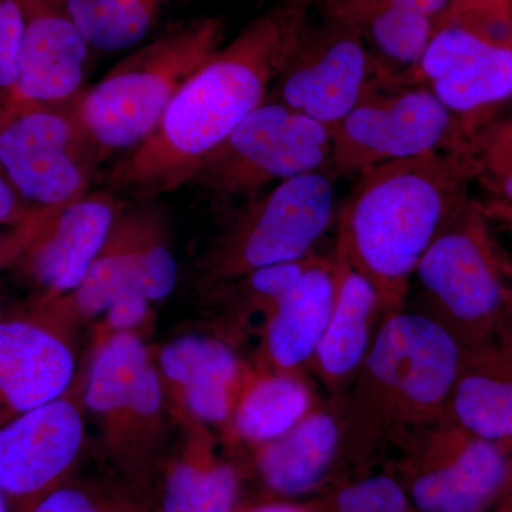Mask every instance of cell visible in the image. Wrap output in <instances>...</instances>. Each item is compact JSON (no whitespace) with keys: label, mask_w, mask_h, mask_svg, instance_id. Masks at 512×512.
<instances>
[{"label":"cell","mask_w":512,"mask_h":512,"mask_svg":"<svg viewBox=\"0 0 512 512\" xmlns=\"http://www.w3.org/2000/svg\"><path fill=\"white\" fill-rule=\"evenodd\" d=\"M170 412L181 427L177 448L161 478L157 512H235L239 476L218 454L210 426L168 397Z\"/></svg>","instance_id":"d6986e66"},{"label":"cell","mask_w":512,"mask_h":512,"mask_svg":"<svg viewBox=\"0 0 512 512\" xmlns=\"http://www.w3.org/2000/svg\"><path fill=\"white\" fill-rule=\"evenodd\" d=\"M94 50L120 52L143 42L177 0H64Z\"/></svg>","instance_id":"4316f807"},{"label":"cell","mask_w":512,"mask_h":512,"mask_svg":"<svg viewBox=\"0 0 512 512\" xmlns=\"http://www.w3.org/2000/svg\"><path fill=\"white\" fill-rule=\"evenodd\" d=\"M390 2L404 6L407 9L416 10V12L427 16L436 23V20L443 15L450 0H390Z\"/></svg>","instance_id":"d590c367"},{"label":"cell","mask_w":512,"mask_h":512,"mask_svg":"<svg viewBox=\"0 0 512 512\" xmlns=\"http://www.w3.org/2000/svg\"><path fill=\"white\" fill-rule=\"evenodd\" d=\"M484 207V205H483ZM485 212H487L488 217L490 218H498V220H503L507 222L508 227L511 228L512 231V211L511 210H488V208L484 207ZM512 269V264H511Z\"/></svg>","instance_id":"74e56055"},{"label":"cell","mask_w":512,"mask_h":512,"mask_svg":"<svg viewBox=\"0 0 512 512\" xmlns=\"http://www.w3.org/2000/svg\"><path fill=\"white\" fill-rule=\"evenodd\" d=\"M238 512V511H235ZM239 512H312L302 505H296L291 503H269L255 505V507H249L247 510Z\"/></svg>","instance_id":"8d00e7d4"},{"label":"cell","mask_w":512,"mask_h":512,"mask_svg":"<svg viewBox=\"0 0 512 512\" xmlns=\"http://www.w3.org/2000/svg\"><path fill=\"white\" fill-rule=\"evenodd\" d=\"M468 154H429L357 177L338 215L335 258L375 286L383 315L404 308L410 281L440 232L467 207Z\"/></svg>","instance_id":"7a4b0ae2"},{"label":"cell","mask_w":512,"mask_h":512,"mask_svg":"<svg viewBox=\"0 0 512 512\" xmlns=\"http://www.w3.org/2000/svg\"><path fill=\"white\" fill-rule=\"evenodd\" d=\"M32 512H157L146 494L130 484L67 480L46 495Z\"/></svg>","instance_id":"f1b7e54d"},{"label":"cell","mask_w":512,"mask_h":512,"mask_svg":"<svg viewBox=\"0 0 512 512\" xmlns=\"http://www.w3.org/2000/svg\"><path fill=\"white\" fill-rule=\"evenodd\" d=\"M23 29V0H0V100L15 86Z\"/></svg>","instance_id":"1f68e13d"},{"label":"cell","mask_w":512,"mask_h":512,"mask_svg":"<svg viewBox=\"0 0 512 512\" xmlns=\"http://www.w3.org/2000/svg\"><path fill=\"white\" fill-rule=\"evenodd\" d=\"M476 200L440 232L417 265L420 308L466 349L493 342L512 322V269Z\"/></svg>","instance_id":"5b68a950"},{"label":"cell","mask_w":512,"mask_h":512,"mask_svg":"<svg viewBox=\"0 0 512 512\" xmlns=\"http://www.w3.org/2000/svg\"><path fill=\"white\" fill-rule=\"evenodd\" d=\"M64 207V205H63ZM60 208H42L22 224L0 227V272L10 271L55 218Z\"/></svg>","instance_id":"836d02e7"},{"label":"cell","mask_w":512,"mask_h":512,"mask_svg":"<svg viewBox=\"0 0 512 512\" xmlns=\"http://www.w3.org/2000/svg\"><path fill=\"white\" fill-rule=\"evenodd\" d=\"M318 171H332V130L281 101L265 100L190 183L212 201L252 200L266 185Z\"/></svg>","instance_id":"30bf717a"},{"label":"cell","mask_w":512,"mask_h":512,"mask_svg":"<svg viewBox=\"0 0 512 512\" xmlns=\"http://www.w3.org/2000/svg\"><path fill=\"white\" fill-rule=\"evenodd\" d=\"M177 276V261L170 248L164 217L154 205L141 245L138 289L151 303L163 301L174 291Z\"/></svg>","instance_id":"f546056e"},{"label":"cell","mask_w":512,"mask_h":512,"mask_svg":"<svg viewBox=\"0 0 512 512\" xmlns=\"http://www.w3.org/2000/svg\"><path fill=\"white\" fill-rule=\"evenodd\" d=\"M426 460L407 491L420 512H487L500 504L512 474L507 448L450 424L431 431Z\"/></svg>","instance_id":"9a60e30c"},{"label":"cell","mask_w":512,"mask_h":512,"mask_svg":"<svg viewBox=\"0 0 512 512\" xmlns=\"http://www.w3.org/2000/svg\"><path fill=\"white\" fill-rule=\"evenodd\" d=\"M306 23V9L285 0L215 50L175 94L153 133L110 168L107 190L150 200L190 184L264 103Z\"/></svg>","instance_id":"6da1fadb"},{"label":"cell","mask_w":512,"mask_h":512,"mask_svg":"<svg viewBox=\"0 0 512 512\" xmlns=\"http://www.w3.org/2000/svg\"><path fill=\"white\" fill-rule=\"evenodd\" d=\"M500 504H503L504 512H512V474L510 485H508L507 488V493H505L504 498L501 500Z\"/></svg>","instance_id":"ab89813d"},{"label":"cell","mask_w":512,"mask_h":512,"mask_svg":"<svg viewBox=\"0 0 512 512\" xmlns=\"http://www.w3.org/2000/svg\"><path fill=\"white\" fill-rule=\"evenodd\" d=\"M466 348L417 311L383 315L353 380L343 440H376L443 423Z\"/></svg>","instance_id":"3957f363"},{"label":"cell","mask_w":512,"mask_h":512,"mask_svg":"<svg viewBox=\"0 0 512 512\" xmlns=\"http://www.w3.org/2000/svg\"><path fill=\"white\" fill-rule=\"evenodd\" d=\"M150 306L151 302L140 289L131 288L121 293L101 315L103 320L94 332L92 348L103 345L119 333L136 332L150 315Z\"/></svg>","instance_id":"d6a6232c"},{"label":"cell","mask_w":512,"mask_h":512,"mask_svg":"<svg viewBox=\"0 0 512 512\" xmlns=\"http://www.w3.org/2000/svg\"><path fill=\"white\" fill-rule=\"evenodd\" d=\"M410 495L389 476H375L357 481L336 494L335 512H412Z\"/></svg>","instance_id":"4dcf8cb0"},{"label":"cell","mask_w":512,"mask_h":512,"mask_svg":"<svg viewBox=\"0 0 512 512\" xmlns=\"http://www.w3.org/2000/svg\"><path fill=\"white\" fill-rule=\"evenodd\" d=\"M120 202L110 190L89 191L60 208L9 271L28 291L26 301L52 302L82 284L109 238Z\"/></svg>","instance_id":"2e32d148"},{"label":"cell","mask_w":512,"mask_h":512,"mask_svg":"<svg viewBox=\"0 0 512 512\" xmlns=\"http://www.w3.org/2000/svg\"><path fill=\"white\" fill-rule=\"evenodd\" d=\"M79 372L69 389L0 427V491L10 512H32L72 478L84 446V386Z\"/></svg>","instance_id":"7c38bea8"},{"label":"cell","mask_w":512,"mask_h":512,"mask_svg":"<svg viewBox=\"0 0 512 512\" xmlns=\"http://www.w3.org/2000/svg\"><path fill=\"white\" fill-rule=\"evenodd\" d=\"M335 178L332 171L301 175L248 200L198 259V286L211 292L312 255L335 215Z\"/></svg>","instance_id":"ba28073f"},{"label":"cell","mask_w":512,"mask_h":512,"mask_svg":"<svg viewBox=\"0 0 512 512\" xmlns=\"http://www.w3.org/2000/svg\"><path fill=\"white\" fill-rule=\"evenodd\" d=\"M222 40L224 22L217 16L177 20L87 87L77 113L103 161L153 133L175 94Z\"/></svg>","instance_id":"277c9868"},{"label":"cell","mask_w":512,"mask_h":512,"mask_svg":"<svg viewBox=\"0 0 512 512\" xmlns=\"http://www.w3.org/2000/svg\"><path fill=\"white\" fill-rule=\"evenodd\" d=\"M138 201L141 202H120L109 238L82 284L55 299L62 311L80 326L103 315L114 299L127 289H138L141 245L154 210V205L147 200Z\"/></svg>","instance_id":"cb8c5ba5"},{"label":"cell","mask_w":512,"mask_h":512,"mask_svg":"<svg viewBox=\"0 0 512 512\" xmlns=\"http://www.w3.org/2000/svg\"><path fill=\"white\" fill-rule=\"evenodd\" d=\"M90 353L84 409L99 423L104 453L121 480L146 493L160 464L167 421L156 359L136 332L119 333Z\"/></svg>","instance_id":"52a82bcc"},{"label":"cell","mask_w":512,"mask_h":512,"mask_svg":"<svg viewBox=\"0 0 512 512\" xmlns=\"http://www.w3.org/2000/svg\"><path fill=\"white\" fill-rule=\"evenodd\" d=\"M342 443V416L315 406L284 436L255 447L256 466L275 493L306 494L322 483Z\"/></svg>","instance_id":"d4e9b609"},{"label":"cell","mask_w":512,"mask_h":512,"mask_svg":"<svg viewBox=\"0 0 512 512\" xmlns=\"http://www.w3.org/2000/svg\"><path fill=\"white\" fill-rule=\"evenodd\" d=\"M15 86L0 103L63 107L86 92L93 47L64 0H23Z\"/></svg>","instance_id":"e0dca14e"},{"label":"cell","mask_w":512,"mask_h":512,"mask_svg":"<svg viewBox=\"0 0 512 512\" xmlns=\"http://www.w3.org/2000/svg\"><path fill=\"white\" fill-rule=\"evenodd\" d=\"M377 79L359 30L325 15L318 28L303 26L272 87L275 100L332 130Z\"/></svg>","instance_id":"4fadbf2b"},{"label":"cell","mask_w":512,"mask_h":512,"mask_svg":"<svg viewBox=\"0 0 512 512\" xmlns=\"http://www.w3.org/2000/svg\"><path fill=\"white\" fill-rule=\"evenodd\" d=\"M473 183L490 197L488 210L512 211V114L491 119L478 128L471 140Z\"/></svg>","instance_id":"83f0119b"},{"label":"cell","mask_w":512,"mask_h":512,"mask_svg":"<svg viewBox=\"0 0 512 512\" xmlns=\"http://www.w3.org/2000/svg\"><path fill=\"white\" fill-rule=\"evenodd\" d=\"M474 133L427 87L377 79L332 128V173L359 177L429 154H468Z\"/></svg>","instance_id":"9c48e42d"},{"label":"cell","mask_w":512,"mask_h":512,"mask_svg":"<svg viewBox=\"0 0 512 512\" xmlns=\"http://www.w3.org/2000/svg\"><path fill=\"white\" fill-rule=\"evenodd\" d=\"M77 101L63 107L0 103V170L30 207H63L89 192L96 177L103 158Z\"/></svg>","instance_id":"8fae6325"},{"label":"cell","mask_w":512,"mask_h":512,"mask_svg":"<svg viewBox=\"0 0 512 512\" xmlns=\"http://www.w3.org/2000/svg\"><path fill=\"white\" fill-rule=\"evenodd\" d=\"M336 281L335 259L315 255L298 285L266 318L261 369L301 376L312 367L335 303Z\"/></svg>","instance_id":"44dd1931"},{"label":"cell","mask_w":512,"mask_h":512,"mask_svg":"<svg viewBox=\"0 0 512 512\" xmlns=\"http://www.w3.org/2000/svg\"><path fill=\"white\" fill-rule=\"evenodd\" d=\"M288 2L301 6L303 9H308L309 6H320V8H323L329 0H288Z\"/></svg>","instance_id":"f35d334b"},{"label":"cell","mask_w":512,"mask_h":512,"mask_svg":"<svg viewBox=\"0 0 512 512\" xmlns=\"http://www.w3.org/2000/svg\"><path fill=\"white\" fill-rule=\"evenodd\" d=\"M79 328L55 301H26L0 316V427L69 389Z\"/></svg>","instance_id":"5bb4252c"},{"label":"cell","mask_w":512,"mask_h":512,"mask_svg":"<svg viewBox=\"0 0 512 512\" xmlns=\"http://www.w3.org/2000/svg\"><path fill=\"white\" fill-rule=\"evenodd\" d=\"M42 208L30 207L28 202L20 197L16 188L0 170V227H15L22 224Z\"/></svg>","instance_id":"e575fe53"},{"label":"cell","mask_w":512,"mask_h":512,"mask_svg":"<svg viewBox=\"0 0 512 512\" xmlns=\"http://www.w3.org/2000/svg\"><path fill=\"white\" fill-rule=\"evenodd\" d=\"M335 259L336 298L312 367L328 389L352 384L383 318L375 286L353 266Z\"/></svg>","instance_id":"7402d4cb"},{"label":"cell","mask_w":512,"mask_h":512,"mask_svg":"<svg viewBox=\"0 0 512 512\" xmlns=\"http://www.w3.org/2000/svg\"><path fill=\"white\" fill-rule=\"evenodd\" d=\"M441 424L512 454V322L487 345L466 349Z\"/></svg>","instance_id":"ffe728a7"},{"label":"cell","mask_w":512,"mask_h":512,"mask_svg":"<svg viewBox=\"0 0 512 512\" xmlns=\"http://www.w3.org/2000/svg\"><path fill=\"white\" fill-rule=\"evenodd\" d=\"M322 10L359 30L380 80L410 83L433 35L434 20L390 0H329Z\"/></svg>","instance_id":"603a6c76"},{"label":"cell","mask_w":512,"mask_h":512,"mask_svg":"<svg viewBox=\"0 0 512 512\" xmlns=\"http://www.w3.org/2000/svg\"><path fill=\"white\" fill-rule=\"evenodd\" d=\"M410 83L473 133L512 99V0H450Z\"/></svg>","instance_id":"8992f818"},{"label":"cell","mask_w":512,"mask_h":512,"mask_svg":"<svg viewBox=\"0 0 512 512\" xmlns=\"http://www.w3.org/2000/svg\"><path fill=\"white\" fill-rule=\"evenodd\" d=\"M315 406L302 376L251 370L229 424L238 439L261 446L284 436Z\"/></svg>","instance_id":"484cf974"},{"label":"cell","mask_w":512,"mask_h":512,"mask_svg":"<svg viewBox=\"0 0 512 512\" xmlns=\"http://www.w3.org/2000/svg\"><path fill=\"white\" fill-rule=\"evenodd\" d=\"M0 512H10L8 500H6L5 494L0 491Z\"/></svg>","instance_id":"b9f144b4"},{"label":"cell","mask_w":512,"mask_h":512,"mask_svg":"<svg viewBox=\"0 0 512 512\" xmlns=\"http://www.w3.org/2000/svg\"><path fill=\"white\" fill-rule=\"evenodd\" d=\"M15 305H9L8 302H6L5 296L0 293V316L5 315L6 312L10 311V309L13 308Z\"/></svg>","instance_id":"60d3db41"},{"label":"cell","mask_w":512,"mask_h":512,"mask_svg":"<svg viewBox=\"0 0 512 512\" xmlns=\"http://www.w3.org/2000/svg\"><path fill=\"white\" fill-rule=\"evenodd\" d=\"M156 363L168 397L208 426L231 423L251 369L227 343L210 336H181L160 350Z\"/></svg>","instance_id":"ac0fdd59"}]
</instances>
